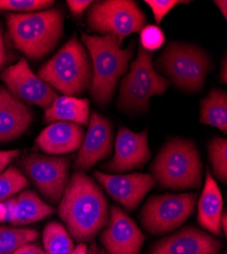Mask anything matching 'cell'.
<instances>
[{
    "instance_id": "cell-15",
    "label": "cell",
    "mask_w": 227,
    "mask_h": 254,
    "mask_svg": "<svg viewBox=\"0 0 227 254\" xmlns=\"http://www.w3.org/2000/svg\"><path fill=\"white\" fill-rule=\"evenodd\" d=\"M94 176L107 193L128 210L136 209L155 185L153 176L145 173L111 175L96 171Z\"/></svg>"
},
{
    "instance_id": "cell-37",
    "label": "cell",
    "mask_w": 227,
    "mask_h": 254,
    "mask_svg": "<svg viewBox=\"0 0 227 254\" xmlns=\"http://www.w3.org/2000/svg\"><path fill=\"white\" fill-rule=\"evenodd\" d=\"M87 245L85 243H79L76 247H75L74 251L71 254H87L88 252Z\"/></svg>"
},
{
    "instance_id": "cell-20",
    "label": "cell",
    "mask_w": 227,
    "mask_h": 254,
    "mask_svg": "<svg viewBox=\"0 0 227 254\" xmlns=\"http://www.w3.org/2000/svg\"><path fill=\"white\" fill-rule=\"evenodd\" d=\"M90 104L87 99H78L72 96H60L53 101L45 110L44 121L46 123L67 121L79 125L89 123Z\"/></svg>"
},
{
    "instance_id": "cell-13",
    "label": "cell",
    "mask_w": 227,
    "mask_h": 254,
    "mask_svg": "<svg viewBox=\"0 0 227 254\" xmlns=\"http://www.w3.org/2000/svg\"><path fill=\"white\" fill-rule=\"evenodd\" d=\"M150 158L148 128L142 132H134L121 126L116 136L114 157L103 165V168L108 172H127L142 168Z\"/></svg>"
},
{
    "instance_id": "cell-36",
    "label": "cell",
    "mask_w": 227,
    "mask_h": 254,
    "mask_svg": "<svg viewBox=\"0 0 227 254\" xmlns=\"http://www.w3.org/2000/svg\"><path fill=\"white\" fill-rule=\"evenodd\" d=\"M220 80L223 83H226L227 81V61H226V57L223 60L222 63V67H221V71H220Z\"/></svg>"
},
{
    "instance_id": "cell-22",
    "label": "cell",
    "mask_w": 227,
    "mask_h": 254,
    "mask_svg": "<svg viewBox=\"0 0 227 254\" xmlns=\"http://www.w3.org/2000/svg\"><path fill=\"white\" fill-rule=\"evenodd\" d=\"M200 121L227 132V95L224 91L214 89L203 99Z\"/></svg>"
},
{
    "instance_id": "cell-27",
    "label": "cell",
    "mask_w": 227,
    "mask_h": 254,
    "mask_svg": "<svg viewBox=\"0 0 227 254\" xmlns=\"http://www.w3.org/2000/svg\"><path fill=\"white\" fill-rule=\"evenodd\" d=\"M54 1L49 0H0V11H26V13L50 7Z\"/></svg>"
},
{
    "instance_id": "cell-40",
    "label": "cell",
    "mask_w": 227,
    "mask_h": 254,
    "mask_svg": "<svg viewBox=\"0 0 227 254\" xmlns=\"http://www.w3.org/2000/svg\"><path fill=\"white\" fill-rule=\"evenodd\" d=\"M0 223H2V222H1V220H0Z\"/></svg>"
},
{
    "instance_id": "cell-7",
    "label": "cell",
    "mask_w": 227,
    "mask_h": 254,
    "mask_svg": "<svg viewBox=\"0 0 227 254\" xmlns=\"http://www.w3.org/2000/svg\"><path fill=\"white\" fill-rule=\"evenodd\" d=\"M156 66L178 88L197 92L203 88L210 70V60L199 47L171 43L158 57Z\"/></svg>"
},
{
    "instance_id": "cell-10",
    "label": "cell",
    "mask_w": 227,
    "mask_h": 254,
    "mask_svg": "<svg viewBox=\"0 0 227 254\" xmlns=\"http://www.w3.org/2000/svg\"><path fill=\"white\" fill-rule=\"evenodd\" d=\"M19 166L48 201L60 200L70 181V158L30 154L20 159Z\"/></svg>"
},
{
    "instance_id": "cell-30",
    "label": "cell",
    "mask_w": 227,
    "mask_h": 254,
    "mask_svg": "<svg viewBox=\"0 0 227 254\" xmlns=\"http://www.w3.org/2000/svg\"><path fill=\"white\" fill-rule=\"evenodd\" d=\"M15 202V197H10L4 201L0 202V220H1L2 223L7 222L11 224L14 217Z\"/></svg>"
},
{
    "instance_id": "cell-25",
    "label": "cell",
    "mask_w": 227,
    "mask_h": 254,
    "mask_svg": "<svg viewBox=\"0 0 227 254\" xmlns=\"http://www.w3.org/2000/svg\"><path fill=\"white\" fill-rule=\"evenodd\" d=\"M29 186V180L22 171L14 167L0 174V202L4 201Z\"/></svg>"
},
{
    "instance_id": "cell-32",
    "label": "cell",
    "mask_w": 227,
    "mask_h": 254,
    "mask_svg": "<svg viewBox=\"0 0 227 254\" xmlns=\"http://www.w3.org/2000/svg\"><path fill=\"white\" fill-rule=\"evenodd\" d=\"M67 3L75 15H80L93 2L90 1V0H85V1H82V0L81 1H78V0H68Z\"/></svg>"
},
{
    "instance_id": "cell-19",
    "label": "cell",
    "mask_w": 227,
    "mask_h": 254,
    "mask_svg": "<svg viewBox=\"0 0 227 254\" xmlns=\"http://www.w3.org/2000/svg\"><path fill=\"white\" fill-rule=\"evenodd\" d=\"M222 209L221 191L210 171L207 170L205 185L198 203V223L213 235H221L220 219Z\"/></svg>"
},
{
    "instance_id": "cell-4",
    "label": "cell",
    "mask_w": 227,
    "mask_h": 254,
    "mask_svg": "<svg viewBox=\"0 0 227 254\" xmlns=\"http://www.w3.org/2000/svg\"><path fill=\"white\" fill-rule=\"evenodd\" d=\"M151 172L162 188H200L203 166L197 145L192 140L183 138L168 141L151 165Z\"/></svg>"
},
{
    "instance_id": "cell-39",
    "label": "cell",
    "mask_w": 227,
    "mask_h": 254,
    "mask_svg": "<svg viewBox=\"0 0 227 254\" xmlns=\"http://www.w3.org/2000/svg\"><path fill=\"white\" fill-rule=\"evenodd\" d=\"M87 254H98V253L95 250H90V252L87 253Z\"/></svg>"
},
{
    "instance_id": "cell-18",
    "label": "cell",
    "mask_w": 227,
    "mask_h": 254,
    "mask_svg": "<svg viewBox=\"0 0 227 254\" xmlns=\"http://www.w3.org/2000/svg\"><path fill=\"white\" fill-rule=\"evenodd\" d=\"M33 117V112L23 102L0 87V142L10 141L26 132Z\"/></svg>"
},
{
    "instance_id": "cell-31",
    "label": "cell",
    "mask_w": 227,
    "mask_h": 254,
    "mask_svg": "<svg viewBox=\"0 0 227 254\" xmlns=\"http://www.w3.org/2000/svg\"><path fill=\"white\" fill-rule=\"evenodd\" d=\"M19 155V151L10 150V151H0V174L3 172L6 166L9 165L15 158Z\"/></svg>"
},
{
    "instance_id": "cell-17",
    "label": "cell",
    "mask_w": 227,
    "mask_h": 254,
    "mask_svg": "<svg viewBox=\"0 0 227 254\" xmlns=\"http://www.w3.org/2000/svg\"><path fill=\"white\" fill-rule=\"evenodd\" d=\"M85 137L81 125L58 121L50 124L41 131L36 139L37 145L49 155H64L79 150Z\"/></svg>"
},
{
    "instance_id": "cell-29",
    "label": "cell",
    "mask_w": 227,
    "mask_h": 254,
    "mask_svg": "<svg viewBox=\"0 0 227 254\" xmlns=\"http://www.w3.org/2000/svg\"><path fill=\"white\" fill-rule=\"evenodd\" d=\"M145 3H147L150 6L156 23L160 24L163 17L175 5L183 2L178 1V0H146Z\"/></svg>"
},
{
    "instance_id": "cell-8",
    "label": "cell",
    "mask_w": 227,
    "mask_h": 254,
    "mask_svg": "<svg viewBox=\"0 0 227 254\" xmlns=\"http://www.w3.org/2000/svg\"><path fill=\"white\" fill-rule=\"evenodd\" d=\"M87 20L90 31L113 35L121 46L128 36L142 31L146 17L132 0H105L93 3Z\"/></svg>"
},
{
    "instance_id": "cell-3",
    "label": "cell",
    "mask_w": 227,
    "mask_h": 254,
    "mask_svg": "<svg viewBox=\"0 0 227 254\" xmlns=\"http://www.w3.org/2000/svg\"><path fill=\"white\" fill-rule=\"evenodd\" d=\"M6 24L14 47L28 58L37 60L52 51L63 36L64 13L58 8L9 13Z\"/></svg>"
},
{
    "instance_id": "cell-14",
    "label": "cell",
    "mask_w": 227,
    "mask_h": 254,
    "mask_svg": "<svg viewBox=\"0 0 227 254\" xmlns=\"http://www.w3.org/2000/svg\"><path fill=\"white\" fill-rule=\"evenodd\" d=\"M112 125L109 119L93 112L88 131L76 158V170L88 171L99 161L108 158L112 151Z\"/></svg>"
},
{
    "instance_id": "cell-11",
    "label": "cell",
    "mask_w": 227,
    "mask_h": 254,
    "mask_svg": "<svg viewBox=\"0 0 227 254\" xmlns=\"http://www.w3.org/2000/svg\"><path fill=\"white\" fill-rule=\"evenodd\" d=\"M8 92L20 102L49 108L57 94L49 84L40 79L31 70L26 59H20L1 74Z\"/></svg>"
},
{
    "instance_id": "cell-34",
    "label": "cell",
    "mask_w": 227,
    "mask_h": 254,
    "mask_svg": "<svg viewBox=\"0 0 227 254\" xmlns=\"http://www.w3.org/2000/svg\"><path fill=\"white\" fill-rule=\"evenodd\" d=\"M4 58H5V46H4L2 30L0 28V69H1V66L4 62Z\"/></svg>"
},
{
    "instance_id": "cell-2",
    "label": "cell",
    "mask_w": 227,
    "mask_h": 254,
    "mask_svg": "<svg viewBox=\"0 0 227 254\" xmlns=\"http://www.w3.org/2000/svg\"><path fill=\"white\" fill-rule=\"evenodd\" d=\"M81 41L92 57L91 96L97 104L104 106L112 100L118 79L128 70L135 43L133 41L127 49H121L116 37L109 34L100 37L82 33Z\"/></svg>"
},
{
    "instance_id": "cell-12",
    "label": "cell",
    "mask_w": 227,
    "mask_h": 254,
    "mask_svg": "<svg viewBox=\"0 0 227 254\" xmlns=\"http://www.w3.org/2000/svg\"><path fill=\"white\" fill-rule=\"evenodd\" d=\"M146 237L125 211L113 205L100 241L108 254H140Z\"/></svg>"
},
{
    "instance_id": "cell-38",
    "label": "cell",
    "mask_w": 227,
    "mask_h": 254,
    "mask_svg": "<svg viewBox=\"0 0 227 254\" xmlns=\"http://www.w3.org/2000/svg\"><path fill=\"white\" fill-rule=\"evenodd\" d=\"M220 229L226 236L227 234V214L226 213H222V216L220 219Z\"/></svg>"
},
{
    "instance_id": "cell-1",
    "label": "cell",
    "mask_w": 227,
    "mask_h": 254,
    "mask_svg": "<svg viewBox=\"0 0 227 254\" xmlns=\"http://www.w3.org/2000/svg\"><path fill=\"white\" fill-rule=\"evenodd\" d=\"M58 215L76 242H91L107 224L108 203L99 186L84 172L76 171L59 200Z\"/></svg>"
},
{
    "instance_id": "cell-28",
    "label": "cell",
    "mask_w": 227,
    "mask_h": 254,
    "mask_svg": "<svg viewBox=\"0 0 227 254\" xmlns=\"http://www.w3.org/2000/svg\"><path fill=\"white\" fill-rule=\"evenodd\" d=\"M141 46L146 51L153 52L165 43V36L162 30L153 25L144 27L141 31Z\"/></svg>"
},
{
    "instance_id": "cell-26",
    "label": "cell",
    "mask_w": 227,
    "mask_h": 254,
    "mask_svg": "<svg viewBox=\"0 0 227 254\" xmlns=\"http://www.w3.org/2000/svg\"><path fill=\"white\" fill-rule=\"evenodd\" d=\"M209 160L215 176L222 183L227 181V141L222 137H214L208 146Z\"/></svg>"
},
{
    "instance_id": "cell-16",
    "label": "cell",
    "mask_w": 227,
    "mask_h": 254,
    "mask_svg": "<svg viewBox=\"0 0 227 254\" xmlns=\"http://www.w3.org/2000/svg\"><path fill=\"white\" fill-rule=\"evenodd\" d=\"M222 242L200 229L187 227L157 242L150 254H218Z\"/></svg>"
},
{
    "instance_id": "cell-5",
    "label": "cell",
    "mask_w": 227,
    "mask_h": 254,
    "mask_svg": "<svg viewBox=\"0 0 227 254\" xmlns=\"http://www.w3.org/2000/svg\"><path fill=\"white\" fill-rule=\"evenodd\" d=\"M38 77L65 96H78L90 87L91 63L76 37L72 38L39 69Z\"/></svg>"
},
{
    "instance_id": "cell-21",
    "label": "cell",
    "mask_w": 227,
    "mask_h": 254,
    "mask_svg": "<svg viewBox=\"0 0 227 254\" xmlns=\"http://www.w3.org/2000/svg\"><path fill=\"white\" fill-rule=\"evenodd\" d=\"M15 199L14 217L11 222V225L14 227L37 223L54 213V208L41 199L33 190H24Z\"/></svg>"
},
{
    "instance_id": "cell-35",
    "label": "cell",
    "mask_w": 227,
    "mask_h": 254,
    "mask_svg": "<svg viewBox=\"0 0 227 254\" xmlns=\"http://www.w3.org/2000/svg\"><path fill=\"white\" fill-rule=\"evenodd\" d=\"M214 3L216 4V6L219 8L220 12L222 13V15L224 16V18L227 17V1L225 0H215Z\"/></svg>"
},
{
    "instance_id": "cell-33",
    "label": "cell",
    "mask_w": 227,
    "mask_h": 254,
    "mask_svg": "<svg viewBox=\"0 0 227 254\" xmlns=\"http://www.w3.org/2000/svg\"><path fill=\"white\" fill-rule=\"evenodd\" d=\"M12 254H46V252L43 248H41L39 245L27 243L23 246H20Z\"/></svg>"
},
{
    "instance_id": "cell-9",
    "label": "cell",
    "mask_w": 227,
    "mask_h": 254,
    "mask_svg": "<svg viewBox=\"0 0 227 254\" xmlns=\"http://www.w3.org/2000/svg\"><path fill=\"white\" fill-rule=\"evenodd\" d=\"M197 197L194 192L152 196L141 211L143 227L152 235L176 230L194 213Z\"/></svg>"
},
{
    "instance_id": "cell-6",
    "label": "cell",
    "mask_w": 227,
    "mask_h": 254,
    "mask_svg": "<svg viewBox=\"0 0 227 254\" xmlns=\"http://www.w3.org/2000/svg\"><path fill=\"white\" fill-rule=\"evenodd\" d=\"M153 53L139 47L137 58L132 63L129 74L121 80L118 107L122 110H146L149 100L166 92L169 82L159 75L152 65Z\"/></svg>"
},
{
    "instance_id": "cell-24",
    "label": "cell",
    "mask_w": 227,
    "mask_h": 254,
    "mask_svg": "<svg viewBox=\"0 0 227 254\" xmlns=\"http://www.w3.org/2000/svg\"><path fill=\"white\" fill-rule=\"evenodd\" d=\"M38 237L39 233L34 229L0 226V254H12L20 246L32 243Z\"/></svg>"
},
{
    "instance_id": "cell-23",
    "label": "cell",
    "mask_w": 227,
    "mask_h": 254,
    "mask_svg": "<svg viewBox=\"0 0 227 254\" xmlns=\"http://www.w3.org/2000/svg\"><path fill=\"white\" fill-rule=\"evenodd\" d=\"M43 244L46 254H71L75 249L70 233L58 222H50L45 226Z\"/></svg>"
}]
</instances>
